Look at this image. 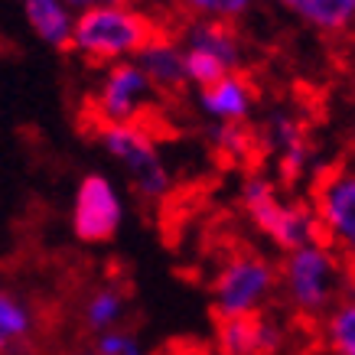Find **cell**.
I'll list each match as a JSON object with an SVG mask.
<instances>
[{
	"label": "cell",
	"instance_id": "277c9868",
	"mask_svg": "<svg viewBox=\"0 0 355 355\" xmlns=\"http://www.w3.org/2000/svg\"><path fill=\"white\" fill-rule=\"evenodd\" d=\"M160 108V92L147 82L140 65L118 62L105 72L95 95L88 98L85 124L88 128H98V124H140Z\"/></svg>",
	"mask_w": 355,
	"mask_h": 355
},
{
	"label": "cell",
	"instance_id": "7402d4cb",
	"mask_svg": "<svg viewBox=\"0 0 355 355\" xmlns=\"http://www.w3.org/2000/svg\"><path fill=\"white\" fill-rule=\"evenodd\" d=\"M92 355H98V352H92Z\"/></svg>",
	"mask_w": 355,
	"mask_h": 355
},
{
	"label": "cell",
	"instance_id": "5bb4252c",
	"mask_svg": "<svg viewBox=\"0 0 355 355\" xmlns=\"http://www.w3.org/2000/svg\"><path fill=\"white\" fill-rule=\"evenodd\" d=\"M124 303H128V287H114V284H105L98 287L92 297L82 306V323L92 333H108L121 323L124 316Z\"/></svg>",
	"mask_w": 355,
	"mask_h": 355
},
{
	"label": "cell",
	"instance_id": "44dd1931",
	"mask_svg": "<svg viewBox=\"0 0 355 355\" xmlns=\"http://www.w3.org/2000/svg\"><path fill=\"white\" fill-rule=\"evenodd\" d=\"M72 10H85V7H98V3H124V0H65Z\"/></svg>",
	"mask_w": 355,
	"mask_h": 355
},
{
	"label": "cell",
	"instance_id": "5b68a950",
	"mask_svg": "<svg viewBox=\"0 0 355 355\" xmlns=\"http://www.w3.org/2000/svg\"><path fill=\"white\" fill-rule=\"evenodd\" d=\"M313 212L329 235V251L355 261V170L329 163L313 176Z\"/></svg>",
	"mask_w": 355,
	"mask_h": 355
},
{
	"label": "cell",
	"instance_id": "ba28073f",
	"mask_svg": "<svg viewBox=\"0 0 355 355\" xmlns=\"http://www.w3.org/2000/svg\"><path fill=\"white\" fill-rule=\"evenodd\" d=\"M137 55H140V72L160 92V98H170V101L186 98V82H189V78H186L180 43H176L173 36H157V40L144 46Z\"/></svg>",
	"mask_w": 355,
	"mask_h": 355
},
{
	"label": "cell",
	"instance_id": "6da1fadb",
	"mask_svg": "<svg viewBox=\"0 0 355 355\" xmlns=\"http://www.w3.org/2000/svg\"><path fill=\"white\" fill-rule=\"evenodd\" d=\"M157 36H173L166 20L147 10H137V7H128V3H98V7H85L76 17L69 49L85 55L88 62L101 65L114 62L121 55L140 53Z\"/></svg>",
	"mask_w": 355,
	"mask_h": 355
},
{
	"label": "cell",
	"instance_id": "7c38bea8",
	"mask_svg": "<svg viewBox=\"0 0 355 355\" xmlns=\"http://www.w3.org/2000/svg\"><path fill=\"white\" fill-rule=\"evenodd\" d=\"M23 13H26L30 30L43 43H49L53 49H69L76 13L65 0H23Z\"/></svg>",
	"mask_w": 355,
	"mask_h": 355
},
{
	"label": "cell",
	"instance_id": "9a60e30c",
	"mask_svg": "<svg viewBox=\"0 0 355 355\" xmlns=\"http://www.w3.org/2000/svg\"><path fill=\"white\" fill-rule=\"evenodd\" d=\"M300 13L303 20H310L313 26L329 33L349 30V23L355 17V0H280Z\"/></svg>",
	"mask_w": 355,
	"mask_h": 355
},
{
	"label": "cell",
	"instance_id": "9c48e42d",
	"mask_svg": "<svg viewBox=\"0 0 355 355\" xmlns=\"http://www.w3.org/2000/svg\"><path fill=\"white\" fill-rule=\"evenodd\" d=\"M212 150L232 170L258 173L270 147L261 128H251V124H241V121H225V124H218L212 130Z\"/></svg>",
	"mask_w": 355,
	"mask_h": 355
},
{
	"label": "cell",
	"instance_id": "8fae6325",
	"mask_svg": "<svg viewBox=\"0 0 355 355\" xmlns=\"http://www.w3.org/2000/svg\"><path fill=\"white\" fill-rule=\"evenodd\" d=\"M254 95L258 88H254L251 72H235V76H222L212 85H202V108L222 121H241Z\"/></svg>",
	"mask_w": 355,
	"mask_h": 355
},
{
	"label": "cell",
	"instance_id": "ffe728a7",
	"mask_svg": "<svg viewBox=\"0 0 355 355\" xmlns=\"http://www.w3.org/2000/svg\"><path fill=\"white\" fill-rule=\"evenodd\" d=\"M140 7H147V13H166V10H176L180 0H134Z\"/></svg>",
	"mask_w": 355,
	"mask_h": 355
},
{
	"label": "cell",
	"instance_id": "30bf717a",
	"mask_svg": "<svg viewBox=\"0 0 355 355\" xmlns=\"http://www.w3.org/2000/svg\"><path fill=\"white\" fill-rule=\"evenodd\" d=\"M264 137H268L270 153H277L284 186H293L306 173V166H310V157H313L310 128L303 121L291 118V114H277V118L270 121Z\"/></svg>",
	"mask_w": 355,
	"mask_h": 355
},
{
	"label": "cell",
	"instance_id": "8992f818",
	"mask_svg": "<svg viewBox=\"0 0 355 355\" xmlns=\"http://www.w3.org/2000/svg\"><path fill=\"white\" fill-rule=\"evenodd\" d=\"M92 130H95V137L105 144V150L118 163L128 166L140 199L157 202V199L166 193L170 176H166L160 157H157V140L147 137L137 124H98V128H92Z\"/></svg>",
	"mask_w": 355,
	"mask_h": 355
},
{
	"label": "cell",
	"instance_id": "2e32d148",
	"mask_svg": "<svg viewBox=\"0 0 355 355\" xmlns=\"http://www.w3.org/2000/svg\"><path fill=\"white\" fill-rule=\"evenodd\" d=\"M323 345L336 355H355V300H343L323 320Z\"/></svg>",
	"mask_w": 355,
	"mask_h": 355
},
{
	"label": "cell",
	"instance_id": "4fadbf2b",
	"mask_svg": "<svg viewBox=\"0 0 355 355\" xmlns=\"http://www.w3.org/2000/svg\"><path fill=\"white\" fill-rule=\"evenodd\" d=\"M33 336V310L10 291H0V355H17Z\"/></svg>",
	"mask_w": 355,
	"mask_h": 355
},
{
	"label": "cell",
	"instance_id": "52a82bcc",
	"mask_svg": "<svg viewBox=\"0 0 355 355\" xmlns=\"http://www.w3.org/2000/svg\"><path fill=\"white\" fill-rule=\"evenodd\" d=\"M121 225V199L114 186L101 176V173H88L78 183L76 209H72V228H76L78 241L98 245L114 238Z\"/></svg>",
	"mask_w": 355,
	"mask_h": 355
},
{
	"label": "cell",
	"instance_id": "ac0fdd59",
	"mask_svg": "<svg viewBox=\"0 0 355 355\" xmlns=\"http://www.w3.org/2000/svg\"><path fill=\"white\" fill-rule=\"evenodd\" d=\"M183 65H186V78L199 82V85H212V82L225 76V62L216 59L212 53H202V49H189L183 55Z\"/></svg>",
	"mask_w": 355,
	"mask_h": 355
},
{
	"label": "cell",
	"instance_id": "d6986e66",
	"mask_svg": "<svg viewBox=\"0 0 355 355\" xmlns=\"http://www.w3.org/2000/svg\"><path fill=\"white\" fill-rule=\"evenodd\" d=\"M95 352L98 355H140V345L134 343V336L108 329V333H98Z\"/></svg>",
	"mask_w": 355,
	"mask_h": 355
},
{
	"label": "cell",
	"instance_id": "3957f363",
	"mask_svg": "<svg viewBox=\"0 0 355 355\" xmlns=\"http://www.w3.org/2000/svg\"><path fill=\"white\" fill-rule=\"evenodd\" d=\"M277 291V268L241 241L228 248L212 277V313H258Z\"/></svg>",
	"mask_w": 355,
	"mask_h": 355
},
{
	"label": "cell",
	"instance_id": "7a4b0ae2",
	"mask_svg": "<svg viewBox=\"0 0 355 355\" xmlns=\"http://www.w3.org/2000/svg\"><path fill=\"white\" fill-rule=\"evenodd\" d=\"M241 205L251 216V222L284 251H293V248L303 245L329 248V235H326L323 222L316 218L310 205L284 202L277 189L258 173H248L245 186H241Z\"/></svg>",
	"mask_w": 355,
	"mask_h": 355
},
{
	"label": "cell",
	"instance_id": "e0dca14e",
	"mask_svg": "<svg viewBox=\"0 0 355 355\" xmlns=\"http://www.w3.org/2000/svg\"><path fill=\"white\" fill-rule=\"evenodd\" d=\"M254 0H180L189 17H216V20H235Z\"/></svg>",
	"mask_w": 355,
	"mask_h": 355
}]
</instances>
